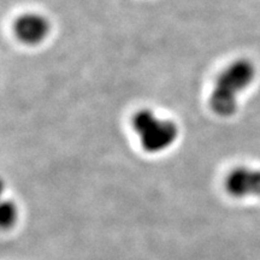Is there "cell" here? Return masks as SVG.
<instances>
[{
  "label": "cell",
  "instance_id": "6da1fadb",
  "mask_svg": "<svg viewBox=\"0 0 260 260\" xmlns=\"http://www.w3.org/2000/svg\"><path fill=\"white\" fill-rule=\"evenodd\" d=\"M255 77V68L248 59H239L230 64L218 75L212 93L210 106L220 117H232L237 110L239 94L251 86Z\"/></svg>",
  "mask_w": 260,
  "mask_h": 260
},
{
  "label": "cell",
  "instance_id": "7a4b0ae2",
  "mask_svg": "<svg viewBox=\"0 0 260 260\" xmlns=\"http://www.w3.org/2000/svg\"><path fill=\"white\" fill-rule=\"evenodd\" d=\"M132 125L141 146L149 153H158L169 148L178 136V128L174 122L159 118L149 110L136 112L133 116Z\"/></svg>",
  "mask_w": 260,
  "mask_h": 260
},
{
  "label": "cell",
  "instance_id": "3957f363",
  "mask_svg": "<svg viewBox=\"0 0 260 260\" xmlns=\"http://www.w3.org/2000/svg\"><path fill=\"white\" fill-rule=\"evenodd\" d=\"M14 30L17 39L25 45L41 44L50 32V23L44 16L34 14H24L19 16L15 22Z\"/></svg>",
  "mask_w": 260,
  "mask_h": 260
},
{
  "label": "cell",
  "instance_id": "277c9868",
  "mask_svg": "<svg viewBox=\"0 0 260 260\" xmlns=\"http://www.w3.org/2000/svg\"><path fill=\"white\" fill-rule=\"evenodd\" d=\"M225 188L232 197H260V170L236 168L228 175Z\"/></svg>",
  "mask_w": 260,
  "mask_h": 260
},
{
  "label": "cell",
  "instance_id": "5b68a950",
  "mask_svg": "<svg viewBox=\"0 0 260 260\" xmlns=\"http://www.w3.org/2000/svg\"><path fill=\"white\" fill-rule=\"evenodd\" d=\"M17 217V210L11 201H4L2 205V213H0V224L3 229H8L12 226Z\"/></svg>",
  "mask_w": 260,
  "mask_h": 260
}]
</instances>
